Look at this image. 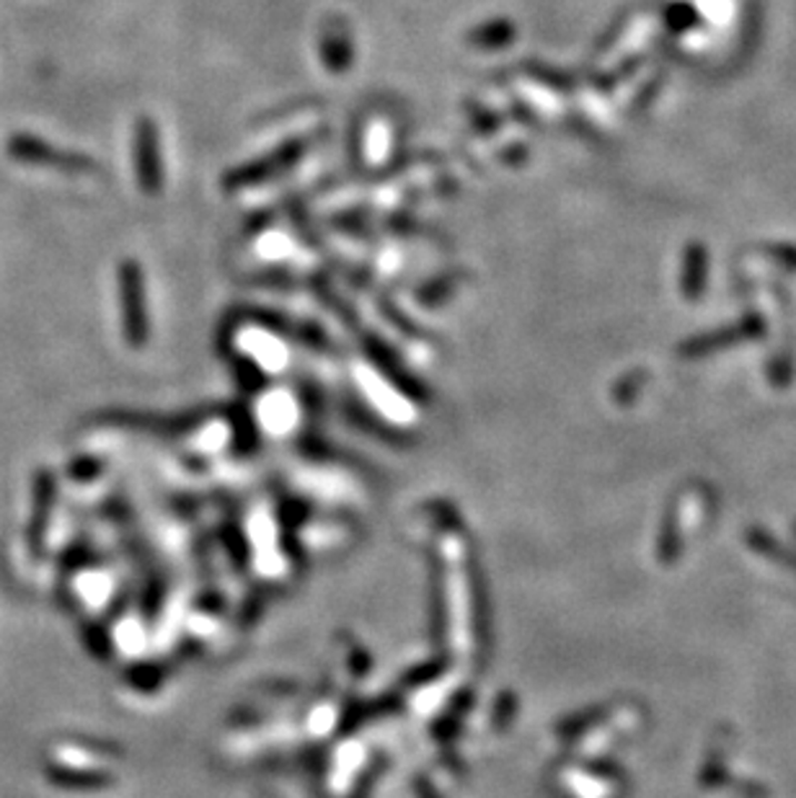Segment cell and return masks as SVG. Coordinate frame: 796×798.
I'll return each mask as SVG.
<instances>
[{
  "label": "cell",
  "mask_w": 796,
  "mask_h": 798,
  "mask_svg": "<svg viewBox=\"0 0 796 798\" xmlns=\"http://www.w3.org/2000/svg\"><path fill=\"white\" fill-rule=\"evenodd\" d=\"M8 153L21 163L47 166V169L70 171V173H86L97 169L93 158L70 153V150H60L50 146V142L34 138V134H13L11 142H8Z\"/></svg>",
  "instance_id": "7a4b0ae2"
},
{
  "label": "cell",
  "mask_w": 796,
  "mask_h": 798,
  "mask_svg": "<svg viewBox=\"0 0 796 798\" xmlns=\"http://www.w3.org/2000/svg\"><path fill=\"white\" fill-rule=\"evenodd\" d=\"M298 153H300V148L290 146V148H285L282 153L265 158L267 163H257V166H249V169L236 171L230 179H236V183H251L253 179L265 177V173H272V171H277V169H282V166H288V163L292 161V158H298Z\"/></svg>",
  "instance_id": "8992f818"
},
{
  "label": "cell",
  "mask_w": 796,
  "mask_h": 798,
  "mask_svg": "<svg viewBox=\"0 0 796 798\" xmlns=\"http://www.w3.org/2000/svg\"><path fill=\"white\" fill-rule=\"evenodd\" d=\"M119 302H122L125 337L132 347H142L148 339V313H146V282L138 261H122L119 267Z\"/></svg>",
  "instance_id": "6da1fadb"
},
{
  "label": "cell",
  "mask_w": 796,
  "mask_h": 798,
  "mask_svg": "<svg viewBox=\"0 0 796 798\" xmlns=\"http://www.w3.org/2000/svg\"><path fill=\"white\" fill-rule=\"evenodd\" d=\"M326 66L331 70H345L349 66V39L345 34H329L324 42Z\"/></svg>",
  "instance_id": "52a82bcc"
},
{
  "label": "cell",
  "mask_w": 796,
  "mask_h": 798,
  "mask_svg": "<svg viewBox=\"0 0 796 798\" xmlns=\"http://www.w3.org/2000/svg\"><path fill=\"white\" fill-rule=\"evenodd\" d=\"M135 169H138L140 189L146 191V194H158V191H161V142H158V127L150 117H142L138 127H135Z\"/></svg>",
  "instance_id": "3957f363"
},
{
  "label": "cell",
  "mask_w": 796,
  "mask_h": 798,
  "mask_svg": "<svg viewBox=\"0 0 796 798\" xmlns=\"http://www.w3.org/2000/svg\"><path fill=\"white\" fill-rule=\"evenodd\" d=\"M52 780L58 786H66V788H97V786H103L107 780H103V776H93V772H73V770H50Z\"/></svg>",
  "instance_id": "ba28073f"
},
{
  "label": "cell",
  "mask_w": 796,
  "mask_h": 798,
  "mask_svg": "<svg viewBox=\"0 0 796 798\" xmlns=\"http://www.w3.org/2000/svg\"><path fill=\"white\" fill-rule=\"evenodd\" d=\"M515 37V29L513 23L509 21H491V23H484V27H479L471 34V42L476 47H484V50H499V47H507L509 42H513Z\"/></svg>",
  "instance_id": "5b68a950"
},
{
  "label": "cell",
  "mask_w": 796,
  "mask_h": 798,
  "mask_svg": "<svg viewBox=\"0 0 796 798\" xmlns=\"http://www.w3.org/2000/svg\"><path fill=\"white\" fill-rule=\"evenodd\" d=\"M52 497H54V483L52 476L42 473L37 478V493H34V522H31V540H34V548H39V535H42L44 520L50 517V507H52Z\"/></svg>",
  "instance_id": "277c9868"
}]
</instances>
